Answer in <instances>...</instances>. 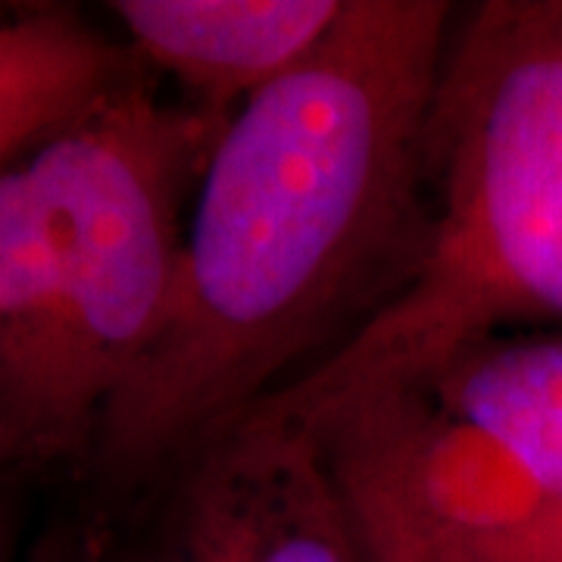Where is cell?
Here are the masks:
<instances>
[{
    "label": "cell",
    "mask_w": 562,
    "mask_h": 562,
    "mask_svg": "<svg viewBox=\"0 0 562 562\" xmlns=\"http://www.w3.org/2000/svg\"><path fill=\"white\" fill-rule=\"evenodd\" d=\"M457 7L350 0L322 47L222 122L169 313L101 422L106 497L166 479L369 319L419 254L425 125Z\"/></svg>",
    "instance_id": "6da1fadb"
},
{
    "label": "cell",
    "mask_w": 562,
    "mask_h": 562,
    "mask_svg": "<svg viewBox=\"0 0 562 562\" xmlns=\"http://www.w3.org/2000/svg\"><path fill=\"white\" fill-rule=\"evenodd\" d=\"M222 122L138 66L0 169V465H88L169 313L181 232Z\"/></svg>",
    "instance_id": "7a4b0ae2"
},
{
    "label": "cell",
    "mask_w": 562,
    "mask_h": 562,
    "mask_svg": "<svg viewBox=\"0 0 562 562\" xmlns=\"http://www.w3.org/2000/svg\"><path fill=\"white\" fill-rule=\"evenodd\" d=\"M419 254L384 303L257 406L325 435L516 328L562 331V0L457 13L425 125Z\"/></svg>",
    "instance_id": "3957f363"
},
{
    "label": "cell",
    "mask_w": 562,
    "mask_h": 562,
    "mask_svg": "<svg viewBox=\"0 0 562 562\" xmlns=\"http://www.w3.org/2000/svg\"><path fill=\"white\" fill-rule=\"evenodd\" d=\"M144 562H366L362 531L319 435L254 409L166 479Z\"/></svg>",
    "instance_id": "277c9868"
},
{
    "label": "cell",
    "mask_w": 562,
    "mask_h": 562,
    "mask_svg": "<svg viewBox=\"0 0 562 562\" xmlns=\"http://www.w3.org/2000/svg\"><path fill=\"white\" fill-rule=\"evenodd\" d=\"M419 391L522 472L472 503L453 538L484 562H562V331L475 344Z\"/></svg>",
    "instance_id": "5b68a950"
},
{
    "label": "cell",
    "mask_w": 562,
    "mask_h": 562,
    "mask_svg": "<svg viewBox=\"0 0 562 562\" xmlns=\"http://www.w3.org/2000/svg\"><path fill=\"white\" fill-rule=\"evenodd\" d=\"M350 0H113L110 16L147 72L225 122L291 76L335 32Z\"/></svg>",
    "instance_id": "8992f818"
},
{
    "label": "cell",
    "mask_w": 562,
    "mask_h": 562,
    "mask_svg": "<svg viewBox=\"0 0 562 562\" xmlns=\"http://www.w3.org/2000/svg\"><path fill=\"white\" fill-rule=\"evenodd\" d=\"M140 63L69 10L0 13V169L76 120Z\"/></svg>",
    "instance_id": "52a82bcc"
},
{
    "label": "cell",
    "mask_w": 562,
    "mask_h": 562,
    "mask_svg": "<svg viewBox=\"0 0 562 562\" xmlns=\"http://www.w3.org/2000/svg\"><path fill=\"white\" fill-rule=\"evenodd\" d=\"M338 475L360 522L366 562H484L391 491L341 469Z\"/></svg>",
    "instance_id": "ba28073f"
},
{
    "label": "cell",
    "mask_w": 562,
    "mask_h": 562,
    "mask_svg": "<svg viewBox=\"0 0 562 562\" xmlns=\"http://www.w3.org/2000/svg\"><path fill=\"white\" fill-rule=\"evenodd\" d=\"M25 562H144V553L125 550L101 528H66L47 535Z\"/></svg>",
    "instance_id": "9c48e42d"
},
{
    "label": "cell",
    "mask_w": 562,
    "mask_h": 562,
    "mask_svg": "<svg viewBox=\"0 0 562 562\" xmlns=\"http://www.w3.org/2000/svg\"><path fill=\"white\" fill-rule=\"evenodd\" d=\"M10 479L13 472L0 465V562H13V550H16V513L10 497Z\"/></svg>",
    "instance_id": "30bf717a"
}]
</instances>
